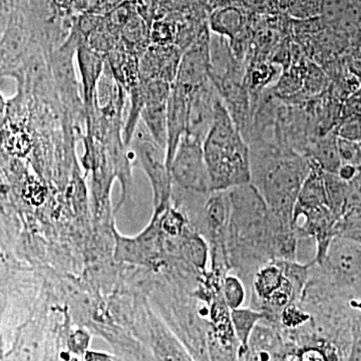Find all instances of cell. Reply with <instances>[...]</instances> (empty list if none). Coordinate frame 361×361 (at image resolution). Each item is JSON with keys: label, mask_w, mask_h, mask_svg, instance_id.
Returning <instances> with one entry per match:
<instances>
[{"label": "cell", "mask_w": 361, "mask_h": 361, "mask_svg": "<svg viewBox=\"0 0 361 361\" xmlns=\"http://www.w3.org/2000/svg\"><path fill=\"white\" fill-rule=\"evenodd\" d=\"M308 161L310 163V172L299 191L295 208L314 209L329 206L325 191L324 171L315 161Z\"/></svg>", "instance_id": "cell-13"}, {"label": "cell", "mask_w": 361, "mask_h": 361, "mask_svg": "<svg viewBox=\"0 0 361 361\" xmlns=\"http://www.w3.org/2000/svg\"><path fill=\"white\" fill-rule=\"evenodd\" d=\"M285 280L286 276L277 259L260 268L254 276L249 288L250 290L249 307L258 310L261 304L264 303L272 294L281 288Z\"/></svg>", "instance_id": "cell-10"}, {"label": "cell", "mask_w": 361, "mask_h": 361, "mask_svg": "<svg viewBox=\"0 0 361 361\" xmlns=\"http://www.w3.org/2000/svg\"><path fill=\"white\" fill-rule=\"evenodd\" d=\"M246 16L238 6H225L216 8L211 14L209 25L214 35L233 42L245 27Z\"/></svg>", "instance_id": "cell-12"}, {"label": "cell", "mask_w": 361, "mask_h": 361, "mask_svg": "<svg viewBox=\"0 0 361 361\" xmlns=\"http://www.w3.org/2000/svg\"><path fill=\"white\" fill-rule=\"evenodd\" d=\"M25 195L28 200L35 204V205H39L44 199L42 189L37 183H28L27 186H26Z\"/></svg>", "instance_id": "cell-31"}, {"label": "cell", "mask_w": 361, "mask_h": 361, "mask_svg": "<svg viewBox=\"0 0 361 361\" xmlns=\"http://www.w3.org/2000/svg\"><path fill=\"white\" fill-rule=\"evenodd\" d=\"M361 206V173L358 169L357 175L355 179L348 182L346 191L345 214L353 209ZM344 214V215H345ZM343 215V216H344Z\"/></svg>", "instance_id": "cell-27"}, {"label": "cell", "mask_w": 361, "mask_h": 361, "mask_svg": "<svg viewBox=\"0 0 361 361\" xmlns=\"http://www.w3.org/2000/svg\"><path fill=\"white\" fill-rule=\"evenodd\" d=\"M169 171L175 182L186 191L212 193L203 142L192 135L186 134L180 139Z\"/></svg>", "instance_id": "cell-4"}, {"label": "cell", "mask_w": 361, "mask_h": 361, "mask_svg": "<svg viewBox=\"0 0 361 361\" xmlns=\"http://www.w3.org/2000/svg\"><path fill=\"white\" fill-rule=\"evenodd\" d=\"M210 42L208 30H202L197 39L183 52L176 84L191 92L210 78Z\"/></svg>", "instance_id": "cell-5"}, {"label": "cell", "mask_w": 361, "mask_h": 361, "mask_svg": "<svg viewBox=\"0 0 361 361\" xmlns=\"http://www.w3.org/2000/svg\"><path fill=\"white\" fill-rule=\"evenodd\" d=\"M176 37L175 25L167 20H155L151 26V42L154 45H172Z\"/></svg>", "instance_id": "cell-24"}, {"label": "cell", "mask_w": 361, "mask_h": 361, "mask_svg": "<svg viewBox=\"0 0 361 361\" xmlns=\"http://www.w3.org/2000/svg\"><path fill=\"white\" fill-rule=\"evenodd\" d=\"M130 1H133V0H130Z\"/></svg>", "instance_id": "cell-38"}, {"label": "cell", "mask_w": 361, "mask_h": 361, "mask_svg": "<svg viewBox=\"0 0 361 361\" xmlns=\"http://www.w3.org/2000/svg\"><path fill=\"white\" fill-rule=\"evenodd\" d=\"M244 361H248V360H247L246 358H245V360H244Z\"/></svg>", "instance_id": "cell-37"}, {"label": "cell", "mask_w": 361, "mask_h": 361, "mask_svg": "<svg viewBox=\"0 0 361 361\" xmlns=\"http://www.w3.org/2000/svg\"><path fill=\"white\" fill-rule=\"evenodd\" d=\"M286 6L292 16L306 20L322 14V0H287Z\"/></svg>", "instance_id": "cell-23"}, {"label": "cell", "mask_w": 361, "mask_h": 361, "mask_svg": "<svg viewBox=\"0 0 361 361\" xmlns=\"http://www.w3.org/2000/svg\"><path fill=\"white\" fill-rule=\"evenodd\" d=\"M152 341L158 361H194L189 351L164 329H154Z\"/></svg>", "instance_id": "cell-16"}, {"label": "cell", "mask_w": 361, "mask_h": 361, "mask_svg": "<svg viewBox=\"0 0 361 361\" xmlns=\"http://www.w3.org/2000/svg\"><path fill=\"white\" fill-rule=\"evenodd\" d=\"M85 361H121L116 356L108 353H99V351H87L85 353Z\"/></svg>", "instance_id": "cell-32"}, {"label": "cell", "mask_w": 361, "mask_h": 361, "mask_svg": "<svg viewBox=\"0 0 361 361\" xmlns=\"http://www.w3.org/2000/svg\"><path fill=\"white\" fill-rule=\"evenodd\" d=\"M182 56L180 47L174 44L149 45L140 59V82L164 80L174 84Z\"/></svg>", "instance_id": "cell-7"}, {"label": "cell", "mask_w": 361, "mask_h": 361, "mask_svg": "<svg viewBox=\"0 0 361 361\" xmlns=\"http://www.w3.org/2000/svg\"><path fill=\"white\" fill-rule=\"evenodd\" d=\"M348 361H361V311H356L353 315V341Z\"/></svg>", "instance_id": "cell-28"}, {"label": "cell", "mask_w": 361, "mask_h": 361, "mask_svg": "<svg viewBox=\"0 0 361 361\" xmlns=\"http://www.w3.org/2000/svg\"><path fill=\"white\" fill-rule=\"evenodd\" d=\"M358 169L360 168L355 167V166L341 165L337 174H338L342 180H345V182H349V180L355 179L356 175H357Z\"/></svg>", "instance_id": "cell-33"}, {"label": "cell", "mask_w": 361, "mask_h": 361, "mask_svg": "<svg viewBox=\"0 0 361 361\" xmlns=\"http://www.w3.org/2000/svg\"><path fill=\"white\" fill-rule=\"evenodd\" d=\"M288 343L277 323L262 319L254 329L245 358L248 361H286Z\"/></svg>", "instance_id": "cell-8"}, {"label": "cell", "mask_w": 361, "mask_h": 361, "mask_svg": "<svg viewBox=\"0 0 361 361\" xmlns=\"http://www.w3.org/2000/svg\"><path fill=\"white\" fill-rule=\"evenodd\" d=\"M311 320V314L299 302H292L282 310L277 324L283 331L291 332L301 329Z\"/></svg>", "instance_id": "cell-19"}, {"label": "cell", "mask_w": 361, "mask_h": 361, "mask_svg": "<svg viewBox=\"0 0 361 361\" xmlns=\"http://www.w3.org/2000/svg\"><path fill=\"white\" fill-rule=\"evenodd\" d=\"M277 75L276 68L273 63L259 61L251 66L248 75L246 73V85L249 89H263L270 84L271 80H274ZM278 77V75H277Z\"/></svg>", "instance_id": "cell-22"}, {"label": "cell", "mask_w": 361, "mask_h": 361, "mask_svg": "<svg viewBox=\"0 0 361 361\" xmlns=\"http://www.w3.org/2000/svg\"><path fill=\"white\" fill-rule=\"evenodd\" d=\"M336 236L361 244V206L348 211L336 226Z\"/></svg>", "instance_id": "cell-21"}, {"label": "cell", "mask_w": 361, "mask_h": 361, "mask_svg": "<svg viewBox=\"0 0 361 361\" xmlns=\"http://www.w3.org/2000/svg\"><path fill=\"white\" fill-rule=\"evenodd\" d=\"M227 248L229 264L247 288L263 266L275 260L274 234L267 204L252 183L229 190Z\"/></svg>", "instance_id": "cell-1"}, {"label": "cell", "mask_w": 361, "mask_h": 361, "mask_svg": "<svg viewBox=\"0 0 361 361\" xmlns=\"http://www.w3.org/2000/svg\"><path fill=\"white\" fill-rule=\"evenodd\" d=\"M337 135L341 139L361 142V116L341 120L336 128Z\"/></svg>", "instance_id": "cell-26"}, {"label": "cell", "mask_w": 361, "mask_h": 361, "mask_svg": "<svg viewBox=\"0 0 361 361\" xmlns=\"http://www.w3.org/2000/svg\"><path fill=\"white\" fill-rule=\"evenodd\" d=\"M324 184L327 205L336 219H341L345 214L348 182L342 180L336 173L324 172Z\"/></svg>", "instance_id": "cell-18"}, {"label": "cell", "mask_w": 361, "mask_h": 361, "mask_svg": "<svg viewBox=\"0 0 361 361\" xmlns=\"http://www.w3.org/2000/svg\"><path fill=\"white\" fill-rule=\"evenodd\" d=\"M203 149L212 192L229 191L251 183L250 146L223 99Z\"/></svg>", "instance_id": "cell-3"}, {"label": "cell", "mask_w": 361, "mask_h": 361, "mask_svg": "<svg viewBox=\"0 0 361 361\" xmlns=\"http://www.w3.org/2000/svg\"><path fill=\"white\" fill-rule=\"evenodd\" d=\"M360 144H361V142H360ZM360 172L361 173V167H360Z\"/></svg>", "instance_id": "cell-36"}, {"label": "cell", "mask_w": 361, "mask_h": 361, "mask_svg": "<svg viewBox=\"0 0 361 361\" xmlns=\"http://www.w3.org/2000/svg\"><path fill=\"white\" fill-rule=\"evenodd\" d=\"M121 37L128 49L140 51L149 47L151 42V26L137 11L130 16L120 32Z\"/></svg>", "instance_id": "cell-17"}, {"label": "cell", "mask_w": 361, "mask_h": 361, "mask_svg": "<svg viewBox=\"0 0 361 361\" xmlns=\"http://www.w3.org/2000/svg\"><path fill=\"white\" fill-rule=\"evenodd\" d=\"M78 63L84 84V97L87 106H90L94 99L97 82L101 78L104 63V56L101 52L85 45L78 51Z\"/></svg>", "instance_id": "cell-11"}, {"label": "cell", "mask_w": 361, "mask_h": 361, "mask_svg": "<svg viewBox=\"0 0 361 361\" xmlns=\"http://www.w3.org/2000/svg\"><path fill=\"white\" fill-rule=\"evenodd\" d=\"M189 99V90L174 82L167 109L168 142L166 167L168 169H170L180 139L187 134Z\"/></svg>", "instance_id": "cell-9"}, {"label": "cell", "mask_w": 361, "mask_h": 361, "mask_svg": "<svg viewBox=\"0 0 361 361\" xmlns=\"http://www.w3.org/2000/svg\"><path fill=\"white\" fill-rule=\"evenodd\" d=\"M184 218L179 212L176 211H171L164 221V229L168 234L177 236L182 232L183 227H184Z\"/></svg>", "instance_id": "cell-29"}, {"label": "cell", "mask_w": 361, "mask_h": 361, "mask_svg": "<svg viewBox=\"0 0 361 361\" xmlns=\"http://www.w3.org/2000/svg\"><path fill=\"white\" fill-rule=\"evenodd\" d=\"M265 314L261 311L251 307H240L231 310L233 329L241 346L242 357L245 358L248 351L249 341L254 329L261 320L264 319Z\"/></svg>", "instance_id": "cell-15"}, {"label": "cell", "mask_w": 361, "mask_h": 361, "mask_svg": "<svg viewBox=\"0 0 361 361\" xmlns=\"http://www.w3.org/2000/svg\"><path fill=\"white\" fill-rule=\"evenodd\" d=\"M222 293L230 310L243 307L246 301V285L237 275H227L223 279Z\"/></svg>", "instance_id": "cell-20"}, {"label": "cell", "mask_w": 361, "mask_h": 361, "mask_svg": "<svg viewBox=\"0 0 361 361\" xmlns=\"http://www.w3.org/2000/svg\"><path fill=\"white\" fill-rule=\"evenodd\" d=\"M125 1L126 0H102V13L106 16Z\"/></svg>", "instance_id": "cell-34"}, {"label": "cell", "mask_w": 361, "mask_h": 361, "mask_svg": "<svg viewBox=\"0 0 361 361\" xmlns=\"http://www.w3.org/2000/svg\"><path fill=\"white\" fill-rule=\"evenodd\" d=\"M268 1H269V0H243L245 6L253 7V8L254 7L257 8V7L265 6V4H267Z\"/></svg>", "instance_id": "cell-35"}, {"label": "cell", "mask_w": 361, "mask_h": 361, "mask_svg": "<svg viewBox=\"0 0 361 361\" xmlns=\"http://www.w3.org/2000/svg\"><path fill=\"white\" fill-rule=\"evenodd\" d=\"M250 146L251 183L262 195L273 224L294 228L297 197L310 172L307 158L288 146L254 140Z\"/></svg>", "instance_id": "cell-2"}, {"label": "cell", "mask_w": 361, "mask_h": 361, "mask_svg": "<svg viewBox=\"0 0 361 361\" xmlns=\"http://www.w3.org/2000/svg\"><path fill=\"white\" fill-rule=\"evenodd\" d=\"M222 99L210 78L192 90L190 92L187 134L204 142L215 120L216 109Z\"/></svg>", "instance_id": "cell-6"}, {"label": "cell", "mask_w": 361, "mask_h": 361, "mask_svg": "<svg viewBox=\"0 0 361 361\" xmlns=\"http://www.w3.org/2000/svg\"><path fill=\"white\" fill-rule=\"evenodd\" d=\"M338 153L341 157V165H351L361 167V144L349 141L338 137Z\"/></svg>", "instance_id": "cell-25"}, {"label": "cell", "mask_w": 361, "mask_h": 361, "mask_svg": "<svg viewBox=\"0 0 361 361\" xmlns=\"http://www.w3.org/2000/svg\"><path fill=\"white\" fill-rule=\"evenodd\" d=\"M336 130L329 133L326 137H319L315 144H311L307 149L305 158L315 161L324 172L336 173L341 167V157L337 145Z\"/></svg>", "instance_id": "cell-14"}, {"label": "cell", "mask_w": 361, "mask_h": 361, "mask_svg": "<svg viewBox=\"0 0 361 361\" xmlns=\"http://www.w3.org/2000/svg\"><path fill=\"white\" fill-rule=\"evenodd\" d=\"M90 337L85 332L78 331L71 336V348L75 353H87V344H89Z\"/></svg>", "instance_id": "cell-30"}]
</instances>
